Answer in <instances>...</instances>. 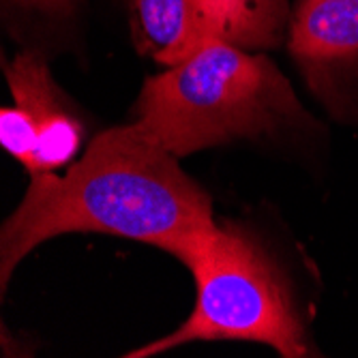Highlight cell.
Wrapping results in <instances>:
<instances>
[{
	"label": "cell",
	"mask_w": 358,
	"mask_h": 358,
	"mask_svg": "<svg viewBox=\"0 0 358 358\" xmlns=\"http://www.w3.org/2000/svg\"><path fill=\"white\" fill-rule=\"evenodd\" d=\"M193 5L206 41L264 54L287 39V0H193Z\"/></svg>",
	"instance_id": "5"
},
{
	"label": "cell",
	"mask_w": 358,
	"mask_h": 358,
	"mask_svg": "<svg viewBox=\"0 0 358 358\" xmlns=\"http://www.w3.org/2000/svg\"><path fill=\"white\" fill-rule=\"evenodd\" d=\"M198 299L180 327L127 356L166 354L193 341H253L283 358L320 356L311 315L275 251L243 223L223 221L191 264Z\"/></svg>",
	"instance_id": "3"
},
{
	"label": "cell",
	"mask_w": 358,
	"mask_h": 358,
	"mask_svg": "<svg viewBox=\"0 0 358 358\" xmlns=\"http://www.w3.org/2000/svg\"><path fill=\"white\" fill-rule=\"evenodd\" d=\"M208 193L136 120L96 136L56 176H32L0 230V289L22 259L62 234H108L152 245L191 268L217 230Z\"/></svg>",
	"instance_id": "1"
},
{
	"label": "cell",
	"mask_w": 358,
	"mask_h": 358,
	"mask_svg": "<svg viewBox=\"0 0 358 358\" xmlns=\"http://www.w3.org/2000/svg\"><path fill=\"white\" fill-rule=\"evenodd\" d=\"M136 112L178 159L238 140L324 131L268 56L223 41H206L185 62L148 78Z\"/></svg>",
	"instance_id": "2"
},
{
	"label": "cell",
	"mask_w": 358,
	"mask_h": 358,
	"mask_svg": "<svg viewBox=\"0 0 358 358\" xmlns=\"http://www.w3.org/2000/svg\"><path fill=\"white\" fill-rule=\"evenodd\" d=\"M127 7L138 52L159 64L174 67L206 43L193 0H127Z\"/></svg>",
	"instance_id": "6"
},
{
	"label": "cell",
	"mask_w": 358,
	"mask_h": 358,
	"mask_svg": "<svg viewBox=\"0 0 358 358\" xmlns=\"http://www.w3.org/2000/svg\"><path fill=\"white\" fill-rule=\"evenodd\" d=\"M7 3L15 9L30 11V13H41L50 17H67L80 7L82 0H7Z\"/></svg>",
	"instance_id": "8"
},
{
	"label": "cell",
	"mask_w": 358,
	"mask_h": 358,
	"mask_svg": "<svg viewBox=\"0 0 358 358\" xmlns=\"http://www.w3.org/2000/svg\"><path fill=\"white\" fill-rule=\"evenodd\" d=\"M82 146V122L69 110L52 116L39 131L37 152L30 174H45L64 168Z\"/></svg>",
	"instance_id": "7"
},
{
	"label": "cell",
	"mask_w": 358,
	"mask_h": 358,
	"mask_svg": "<svg viewBox=\"0 0 358 358\" xmlns=\"http://www.w3.org/2000/svg\"><path fill=\"white\" fill-rule=\"evenodd\" d=\"M287 50L331 116L358 124V0H299Z\"/></svg>",
	"instance_id": "4"
}]
</instances>
